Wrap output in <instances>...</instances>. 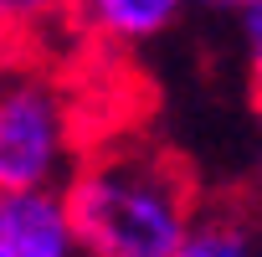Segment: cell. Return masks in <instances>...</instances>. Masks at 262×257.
<instances>
[{"label":"cell","mask_w":262,"mask_h":257,"mask_svg":"<svg viewBox=\"0 0 262 257\" xmlns=\"http://www.w3.org/2000/svg\"><path fill=\"white\" fill-rule=\"evenodd\" d=\"M206 6H216V11H226V6H242V0H206Z\"/></svg>","instance_id":"8"},{"label":"cell","mask_w":262,"mask_h":257,"mask_svg":"<svg viewBox=\"0 0 262 257\" xmlns=\"http://www.w3.org/2000/svg\"><path fill=\"white\" fill-rule=\"evenodd\" d=\"M0 257H72V231L62 201L36 190L0 196Z\"/></svg>","instance_id":"3"},{"label":"cell","mask_w":262,"mask_h":257,"mask_svg":"<svg viewBox=\"0 0 262 257\" xmlns=\"http://www.w3.org/2000/svg\"><path fill=\"white\" fill-rule=\"evenodd\" d=\"M62 216L82 257H170L195 221V175L170 149L123 139L77 165Z\"/></svg>","instance_id":"1"},{"label":"cell","mask_w":262,"mask_h":257,"mask_svg":"<svg viewBox=\"0 0 262 257\" xmlns=\"http://www.w3.org/2000/svg\"><path fill=\"white\" fill-rule=\"evenodd\" d=\"M185 0H67L62 21L93 41H149L160 36Z\"/></svg>","instance_id":"4"},{"label":"cell","mask_w":262,"mask_h":257,"mask_svg":"<svg viewBox=\"0 0 262 257\" xmlns=\"http://www.w3.org/2000/svg\"><path fill=\"white\" fill-rule=\"evenodd\" d=\"M67 139H72V108L57 88L6 82L0 88V196L47 185Z\"/></svg>","instance_id":"2"},{"label":"cell","mask_w":262,"mask_h":257,"mask_svg":"<svg viewBox=\"0 0 262 257\" xmlns=\"http://www.w3.org/2000/svg\"><path fill=\"white\" fill-rule=\"evenodd\" d=\"M242 36H247V88L262 113V0H242Z\"/></svg>","instance_id":"7"},{"label":"cell","mask_w":262,"mask_h":257,"mask_svg":"<svg viewBox=\"0 0 262 257\" xmlns=\"http://www.w3.org/2000/svg\"><path fill=\"white\" fill-rule=\"evenodd\" d=\"M170 257H252V221L236 211H211L206 221H190Z\"/></svg>","instance_id":"5"},{"label":"cell","mask_w":262,"mask_h":257,"mask_svg":"<svg viewBox=\"0 0 262 257\" xmlns=\"http://www.w3.org/2000/svg\"><path fill=\"white\" fill-rule=\"evenodd\" d=\"M62 6L67 0H0V62H11L31 36L62 21Z\"/></svg>","instance_id":"6"}]
</instances>
